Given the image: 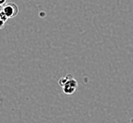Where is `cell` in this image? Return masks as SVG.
Segmentation results:
<instances>
[{
  "label": "cell",
  "mask_w": 133,
  "mask_h": 123,
  "mask_svg": "<svg viewBox=\"0 0 133 123\" xmlns=\"http://www.w3.org/2000/svg\"><path fill=\"white\" fill-rule=\"evenodd\" d=\"M2 11L8 18H14L19 13V8L15 3L7 2L2 7Z\"/></svg>",
  "instance_id": "2"
},
{
  "label": "cell",
  "mask_w": 133,
  "mask_h": 123,
  "mask_svg": "<svg viewBox=\"0 0 133 123\" xmlns=\"http://www.w3.org/2000/svg\"><path fill=\"white\" fill-rule=\"evenodd\" d=\"M0 10H2V7H0Z\"/></svg>",
  "instance_id": "5"
},
{
  "label": "cell",
  "mask_w": 133,
  "mask_h": 123,
  "mask_svg": "<svg viewBox=\"0 0 133 123\" xmlns=\"http://www.w3.org/2000/svg\"><path fill=\"white\" fill-rule=\"evenodd\" d=\"M59 85L62 86V91L66 95H73L77 89L78 83L71 74H67L66 76L61 78L59 79Z\"/></svg>",
  "instance_id": "1"
},
{
  "label": "cell",
  "mask_w": 133,
  "mask_h": 123,
  "mask_svg": "<svg viewBox=\"0 0 133 123\" xmlns=\"http://www.w3.org/2000/svg\"><path fill=\"white\" fill-rule=\"evenodd\" d=\"M9 18L5 15V13H3L2 10H0V29H2L5 26L6 22L8 21Z\"/></svg>",
  "instance_id": "3"
},
{
  "label": "cell",
  "mask_w": 133,
  "mask_h": 123,
  "mask_svg": "<svg viewBox=\"0 0 133 123\" xmlns=\"http://www.w3.org/2000/svg\"><path fill=\"white\" fill-rule=\"evenodd\" d=\"M7 1H8V0H0V7H3V6L7 3Z\"/></svg>",
  "instance_id": "4"
}]
</instances>
